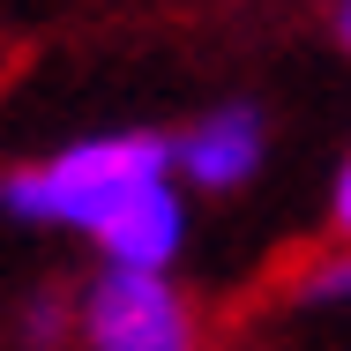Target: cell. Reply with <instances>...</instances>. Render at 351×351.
Wrapping results in <instances>:
<instances>
[{
    "label": "cell",
    "instance_id": "obj_1",
    "mask_svg": "<svg viewBox=\"0 0 351 351\" xmlns=\"http://www.w3.org/2000/svg\"><path fill=\"white\" fill-rule=\"evenodd\" d=\"M172 172V142L165 135H82L38 165H15L0 180V210L15 224H45V232H82L97 239L135 195H149Z\"/></svg>",
    "mask_w": 351,
    "mask_h": 351
},
{
    "label": "cell",
    "instance_id": "obj_2",
    "mask_svg": "<svg viewBox=\"0 0 351 351\" xmlns=\"http://www.w3.org/2000/svg\"><path fill=\"white\" fill-rule=\"evenodd\" d=\"M82 351H202V322L172 269H97L75 306Z\"/></svg>",
    "mask_w": 351,
    "mask_h": 351
},
{
    "label": "cell",
    "instance_id": "obj_3",
    "mask_svg": "<svg viewBox=\"0 0 351 351\" xmlns=\"http://www.w3.org/2000/svg\"><path fill=\"white\" fill-rule=\"evenodd\" d=\"M262 157H269V120H262L254 105H210L202 120H187V128L172 135V172H180V187H195V195L247 187V180L262 172Z\"/></svg>",
    "mask_w": 351,
    "mask_h": 351
},
{
    "label": "cell",
    "instance_id": "obj_4",
    "mask_svg": "<svg viewBox=\"0 0 351 351\" xmlns=\"http://www.w3.org/2000/svg\"><path fill=\"white\" fill-rule=\"evenodd\" d=\"M90 247L105 254V269H172L180 247H187V187H180V180H157V187L135 195Z\"/></svg>",
    "mask_w": 351,
    "mask_h": 351
},
{
    "label": "cell",
    "instance_id": "obj_5",
    "mask_svg": "<svg viewBox=\"0 0 351 351\" xmlns=\"http://www.w3.org/2000/svg\"><path fill=\"white\" fill-rule=\"evenodd\" d=\"M291 299H299V306H351V247L322 254V262H306L299 284H291Z\"/></svg>",
    "mask_w": 351,
    "mask_h": 351
},
{
    "label": "cell",
    "instance_id": "obj_6",
    "mask_svg": "<svg viewBox=\"0 0 351 351\" xmlns=\"http://www.w3.org/2000/svg\"><path fill=\"white\" fill-rule=\"evenodd\" d=\"M75 329V306H60L53 291H38L30 306H23V322H15V337H23V351H60V337Z\"/></svg>",
    "mask_w": 351,
    "mask_h": 351
},
{
    "label": "cell",
    "instance_id": "obj_7",
    "mask_svg": "<svg viewBox=\"0 0 351 351\" xmlns=\"http://www.w3.org/2000/svg\"><path fill=\"white\" fill-rule=\"evenodd\" d=\"M329 232H337V239L351 247V165L337 172V195H329Z\"/></svg>",
    "mask_w": 351,
    "mask_h": 351
},
{
    "label": "cell",
    "instance_id": "obj_8",
    "mask_svg": "<svg viewBox=\"0 0 351 351\" xmlns=\"http://www.w3.org/2000/svg\"><path fill=\"white\" fill-rule=\"evenodd\" d=\"M337 38H344V53H351V0H337Z\"/></svg>",
    "mask_w": 351,
    "mask_h": 351
}]
</instances>
